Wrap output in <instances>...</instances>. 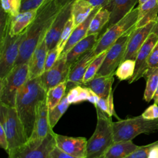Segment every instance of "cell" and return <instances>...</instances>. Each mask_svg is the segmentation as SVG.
Listing matches in <instances>:
<instances>
[{
	"label": "cell",
	"mask_w": 158,
	"mask_h": 158,
	"mask_svg": "<svg viewBox=\"0 0 158 158\" xmlns=\"http://www.w3.org/2000/svg\"><path fill=\"white\" fill-rule=\"evenodd\" d=\"M107 51H105L99 55L96 56L95 58L89 64L87 70L85 73V75L84 76V79H83V85L93 78L97 74V72L99 70L100 67L102 65V64L104 60V58L106 57Z\"/></svg>",
	"instance_id": "obj_32"
},
{
	"label": "cell",
	"mask_w": 158,
	"mask_h": 158,
	"mask_svg": "<svg viewBox=\"0 0 158 158\" xmlns=\"http://www.w3.org/2000/svg\"><path fill=\"white\" fill-rule=\"evenodd\" d=\"M60 55V53L57 46L48 50L46 58L44 71H46L50 69L55 64V63L57 62V60L59 58Z\"/></svg>",
	"instance_id": "obj_36"
},
{
	"label": "cell",
	"mask_w": 158,
	"mask_h": 158,
	"mask_svg": "<svg viewBox=\"0 0 158 158\" xmlns=\"http://www.w3.org/2000/svg\"><path fill=\"white\" fill-rule=\"evenodd\" d=\"M74 1L72 0L61 8L48 30L44 38L48 50L57 46L61 33L72 15V8Z\"/></svg>",
	"instance_id": "obj_12"
},
{
	"label": "cell",
	"mask_w": 158,
	"mask_h": 158,
	"mask_svg": "<svg viewBox=\"0 0 158 158\" xmlns=\"http://www.w3.org/2000/svg\"><path fill=\"white\" fill-rule=\"evenodd\" d=\"M37 10L38 9L20 12L17 15L12 16L9 35L11 36H14L23 33L33 21Z\"/></svg>",
	"instance_id": "obj_23"
},
{
	"label": "cell",
	"mask_w": 158,
	"mask_h": 158,
	"mask_svg": "<svg viewBox=\"0 0 158 158\" xmlns=\"http://www.w3.org/2000/svg\"><path fill=\"white\" fill-rule=\"evenodd\" d=\"M143 77L146 79L144 99L149 102L153 99L158 86V68H148Z\"/></svg>",
	"instance_id": "obj_27"
},
{
	"label": "cell",
	"mask_w": 158,
	"mask_h": 158,
	"mask_svg": "<svg viewBox=\"0 0 158 158\" xmlns=\"http://www.w3.org/2000/svg\"><path fill=\"white\" fill-rule=\"evenodd\" d=\"M2 9L11 16L20 12L22 0H1Z\"/></svg>",
	"instance_id": "obj_34"
},
{
	"label": "cell",
	"mask_w": 158,
	"mask_h": 158,
	"mask_svg": "<svg viewBox=\"0 0 158 158\" xmlns=\"http://www.w3.org/2000/svg\"><path fill=\"white\" fill-rule=\"evenodd\" d=\"M81 88H82L81 85H77V86L71 88L67 92V93H66L67 98V101L70 104H75Z\"/></svg>",
	"instance_id": "obj_40"
},
{
	"label": "cell",
	"mask_w": 158,
	"mask_h": 158,
	"mask_svg": "<svg viewBox=\"0 0 158 158\" xmlns=\"http://www.w3.org/2000/svg\"><path fill=\"white\" fill-rule=\"evenodd\" d=\"M157 1H158V0H157Z\"/></svg>",
	"instance_id": "obj_52"
},
{
	"label": "cell",
	"mask_w": 158,
	"mask_h": 158,
	"mask_svg": "<svg viewBox=\"0 0 158 158\" xmlns=\"http://www.w3.org/2000/svg\"><path fill=\"white\" fill-rule=\"evenodd\" d=\"M94 7L86 0H75L72 8V16L75 27L85 21Z\"/></svg>",
	"instance_id": "obj_26"
},
{
	"label": "cell",
	"mask_w": 158,
	"mask_h": 158,
	"mask_svg": "<svg viewBox=\"0 0 158 158\" xmlns=\"http://www.w3.org/2000/svg\"><path fill=\"white\" fill-rule=\"evenodd\" d=\"M0 125L9 143V154L28 141L23 123L15 107L0 103Z\"/></svg>",
	"instance_id": "obj_5"
},
{
	"label": "cell",
	"mask_w": 158,
	"mask_h": 158,
	"mask_svg": "<svg viewBox=\"0 0 158 158\" xmlns=\"http://www.w3.org/2000/svg\"><path fill=\"white\" fill-rule=\"evenodd\" d=\"M140 146L134 144L132 141L114 142L107 149L103 158H124L139 148Z\"/></svg>",
	"instance_id": "obj_25"
},
{
	"label": "cell",
	"mask_w": 158,
	"mask_h": 158,
	"mask_svg": "<svg viewBox=\"0 0 158 158\" xmlns=\"http://www.w3.org/2000/svg\"><path fill=\"white\" fill-rule=\"evenodd\" d=\"M97 113L96 129L87 141L86 158H102L114 142L111 117L95 107Z\"/></svg>",
	"instance_id": "obj_3"
},
{
	"label": "cell",
	"mask_w": 158,
	"mask_h": 158,
	"mask_svg": "<svg viewBox=\"0 0 158 158\" xmlns=\"http://www.w3.org/2000/svg\"><path fill=\"white\" fill-rule=\"evenodd\" d=\"M67 82L62 83L47 91L46 101L49 109L56 107L66 94Z\"/></svg>",
	"instance_id": "obj_29"
},
{
	"label": "cell",
	"mask_w": 158,
	"mask_h": 158,
	"mask_svg": "<svg viewBox=\"0 0 158 158\" xmlns=\"http://www.w3.org/2000/svg\"><path fill=\"white\" fill-rule=\"evenodd\" d=\"M110 20V12L105 7H101L92 19L87 36L99 33L102 28L107 25Z\"/></svg>",
	"instance_id": "obj_28"
},
{
	"label": "cell",
	"mask_w": 158,
	"mask_h": 158,
	"mask_svg": "<svg viewBox=\"0 0 158 158\" xmlns=\"http://www.w3.org/2000/svg\"><path fill=\"white\" fill-rule=\"evenodd\" d=\"M28 80V63L15 65L5 77L0 79V103L15 107L18 92Z\"/></svg>",
	"instance_id": "obj_6"
},
{
	"label": "cell",
	"mask_w": 158,
	"mask_h": 158,
	"mask_svg": "<svg viewBox=\"0 0 158 158\" xmlns=\"http://www.w3.org/2000/svg\"><path fill=\"white\" fill-rule=\"evenodd\" d=\"M48 51V49L44 38L36 48L28 63V79L39 77L44 72Z\"/></svg>",
	"instance_id": "obj_19"
},
{
	"label": "cell",
	"mask_w": 158,
	"mask_h": 158,
	"mask_svg": "<svg viewBox=\"0 0 158 158\" xmlns=\"http://www.w3.org/2000/svg\"><path fill=\"white\" fill-rule=\"evenodd\" d=\"M135 60L127 59L122 61L115 72V75L120 80L130 79L135 72Z\"/></svg>",
	"instance_id": "obj_31"
},
{
	"label": "cell",
	"mask_w": 158,
	"mask_h": 158,
	"mask_svg": "<svg viewBox=\"0 0 158 158\" xmlns=\"http://www.w3.org/2000/svg\"><path fill=\"white\" fill-rule=\"evenodd\" d=\"M61 8L56 0H46L38 9L33 21L23 32L15 65L28 63Z\"/></svg>",
	"instance_id": "obj_1"
},
{
	"label": "cell",
	"mask_w": 158,
	"mask_h": 158,
	"mask_svg": "<svg viewBox=\"0 0 158 158\" xmlns=\"http://www.w3.org/2000/svg\"><path fill=\"white\" fill-rule=\"evenodd\" d=\"M148 158H158V144L151 149Z\"/></svg>",
	"instance_id": "obj_47"
},
{
	"label": "cell",
	"mask_w": 158,
	"mask_h": 158,
	"mask_svg": "<svg viewBox=\"0 0 158 158\" xmlns=\"http://www.w3.org/2000/svg\"><path fill=\"white\" fill-rule=\"evenodd\" d=\"M154 103L156 104H158V86L157 87L156 91L155 92V94L154 95Z\"/></svg>",
	"instance_id": "obj_50"
},
{
	"label": "cell",
	"mask_w": 158,
	"mask_h": 158,
	"mask_svg": "<svg viewBox=\"0 0 158 158\" xmlns=\"http://www.w3.org/2000/svg\"><path fill=\"white\" fill-rule=\"evenodd\" d=\"M138 7L139 11L136 28L142 27L156 20L158 16L157 0H148Z\"/></svg>",
	"instance_id": "obj_24"
},
{
	"label": "cell",
	"mask_w": 158,
	"mask_h": 158,
	"mask_svg": "<svg viewBox=\"0 0 158 158\" xmlns=\"http://www.w3.org/2000/svg\"><path fill=\"white\" fill-rule=\"evenodd\" d=\"M95 107L99 108L101 110L104 112V113L107 114L108 115L109 114V106H108V101L107 98H99Z\"/></svg>",
	"instance_id": "obj_42"
},
{
	"label": "cell",
	"mask_w": 158,
	"mask_h": 158,
	"mask_svg": "<svg viewBox=\"0 0 158 158\" xmlns=\"http://www.w3.org/2000/svg\"><path fill=\"white\" fill-rule=\"evenodd\" d=\"M51 158H78L60 150L56 146L51 152Z\"/></svg>",
	"instance_id": "obj_41"
},
{
	"label": "cell",
	"mask_w": 158,
	"mask_h": 158,
	"mask_svg": "<svg viewBox=\"0 0 158 158\" xmlns=\"http://www.w3.org/2000/svg\"><path fill=\"white\" fill-rule=\"evenodd\" d=\"M99 99V97L96 93H94L92 90L89 89V97L88 98L87 101L92 103L94 106H96Z\"/></svg>",
	"instance_id": "obj_46"
},
{
	"label": "cell",
	"mask_w": 158,
	"mask_h": 158,
	"mask_svg": "<svg viewBox=\"0 0 158 158\" xmlns=\"http://www.w3.org/2000/svg\"><path fill=\"white\" fill-rule=\"evenodd\" d=\"M142 116L150 120H154L158 118V106L156 104H154L148 107L144 112L141 114Z\"/></svg>",
	"instance_id": "obj_39"
},
{
	"label": "cell",
	"mask_w": 158,
	"mask_h": 158,
	"mask_svg": "<svg viewBox=\"0 0 158 158\" xmlns=\"http://www.w3.org/2000/svg\"><path fill=\"white\" fill-rule=\"evenodd\" d=\"M54 134L52 131L43 139L28 140L9 152L8 158H51V152L56 146Z\"/></svg>",
	"instance_id": "obj_8"
},
{
	"label": "cell",
	"mask_w": 158,
	"mask_h": 158,
	"mask_svg": "<svg viewBox=\"0 0 158 158\" xmlns=\"http://www.w3.org/2000/svg\"><path fill=\"white\" fill-rule=\"evenodd\" d=\"M155 23L156 21L151 22L145 26L135 28L133 30L127 44L123 60L127 59L136 60L140 48L146 41L149 35L151 33Z\"/></svg>",
	"instance_id": "obj_16"
},
{
	"label": "cell",
	"mask_w": 158,
	"mask_h": 158,
	"mask_svg": "<svg viewBox=\"0 0 158 158\" xmlns=\"http://www.w3.org/2000/svg\"><path fill=\"white\" fill-rule=\"evenodd\" d=\"M48 112L49 108L46 98L38 105L34 128L29 139H43L52 131L49 124Z\"/></svg>",
	"instance_id": "obj_17"
},
{
	"label": "cell",
	"mask_w": 158,
	"mask_h": 158,
	"mask_svg": "<svg viewBox=\"0 0 158 158\" xmlns=\"http://www.w3.org/2000/svg\"><path fill=\"white\" fill-rule=\"evenodd\" d=\"M56 146L64 152L78 158H86L87 139L84 137H72L54 134Z\"/></svg>",
	"instance_id": "obj_14"
},
{
	"label": "cell",
	"mask_w": 158,
	"mask_h": 158,
	"mask_svg": "<svg viewBox=\"0 0 158 158\" xmlns=\"http://www.w3.org/2000/svg\"><path fill=\"white\" fill-rule=\"evenodd\" d=\"M138 7L133 9L119 22L109 27L101 35L94 48L96 56L107 51L114 43L128 31L136 26L138 17Z\"/></svg>",
	"instance_id": "obj_7"
},
{
	"label": "cell",
	"mask_w": 158,
	"mask_h": 158,
	"mask_svg": "<svg viewBox=\"0 0 158 158\" xmlns=\"http://www.w3.org/2000/svg\"><path fill=\"white\" fill-rule=\"evenodd\" d=\"M99 38V33L86 36L78 41L65 55L67 64L71 67L81 56L93 49Z\"/></svg>",
	"instance_id": "obj_20"
},
{
	"label": "cell",
	"mask_w": 158,
	"mask_h": 158,
	"mask_svg": "<svg viewBox=\"0 0 158 158\" xmlns=\"http://www.w3.org/2000/svg\"><path fill=\"white\" fill-rule=\"evenodd\" d=\"M102 158H103V157H102Z\"/></svg>",
	"instance_id": "obj_53"
},
{
	"label": "cell",
	"mask_w": 158,
	"mask_h": 158,
	"mask_svg": "<svg viewBox=\"0 0 158 158\" xmlns=\"http://www.w3.org/2000/svg\"><path fill=\"white\" fill-rule=\"evenodd\" d=\"M0 146L7 152H8L9 143H8L7 138L6 135V133H5L1 125H0Z\"/></svg>",
	"instance_id": "obj_43"
},
{
	"label": "cell",
	"mask_w": 158,
	"mask_h": 158,
	"mask_svg": "<svg viewBox=\"0 0 158 158\" xmlns=\"http://www.w3.org/2000/svg\"><path fill=\"white\" fill-rule=\"evenodd\" d=\"M135 28L136 26L128 31L109 48L102 65L96 75L105 76L115 74L116 69L123 60L128 40Z\"/></svg>",
	"instance_id": "obj_10"
},
{
	"label": "cell",
	"mask_w": 158,
	"mask_h": 158,
	"mask_svg": "<svg viewBox=\"0 0 158 158\" xmlns=\"http://www.w3.org/2000/svg\"><path fill=\"white\" fill-rule=\"evenodd\" d=\"M23 32L14 36L7 33L0 38V79L5 77L14 67Z\"/></svg>",
	"instance_id": "obj_9"
},
{
	"label": "cell",
	"mask_w": 158,
	"mask_h": 158,
	"mask_svg": "<svg viewBox=\"0 0 158 158\" xmlns=\"http://www.w3.org/2000/svg\"><path fill=\"white\" fill-rule=\"evenodd\" d=\"M151 33H154L156 34L157 35H158V16H157V18L156 20L155 25H154V26L152 28V30Z\"/></svg>",
	"instance_id": "obj_49"
},
{
	"label": "cell",
	"mask_w": 158,
	"mask_h": 158,
	"mask_svg": "<svg viewBox=\"0 0 158 158\" xmlns=\"http://www.w3.org/2000/svg\"><path fill=\"white\" fill-rule=\"evenodd\" d=\"M47 91L40 78L28 79L17 95L15 107L23 123L28 140L31 136L39 103L46 99Z\"/></svg>",
	"instance_id": "obj_2"
},
{
	"label": "cell",
	"mask_w": 158,
	"mask_h": 158,
	"mask_svg": "<svg viewBox=\"0 0 158 158\" xmlns=\"http://www.w3.org/2000/svg\"><path fill=\"white\" fill-rule=\"evenodd\" d=\"M56 2H57V4H59V6L61 7H64L66 4H67L68 2L72 1V0H56Z\"/></svg>",
	"instance_id": "obj_48"
},
{
	"label": "cell",
	"mask_w": 158,
	"mask_h": 158,
	"mask_svg": "<svg viewBox=\"0 0 158 158\" xmlns=\"http://www.w3.org/2000/svg\"><path fill=\"white\" fill-rule=\"evenodd\" d=\"M70 67L67 62L66 56H60L55 64L39 77L46 91H47L62 83L66 82Z\"/></svg>",
	"instance_id": "obj_11"
},
{
	"label": "cell",
	"mask_w": 158,
	"mask_h": 158,
	"mask_svg": "<svg viewBox=\"0 0 158 158\" xmlns=\"http://www.w3.org/2000/svg\"><path fill=\"white\" fill-rule=\"evenodd\" d=\"M101 8V7H96L93 10L88 17L83 21L81 23L75 27L72 33L66 43L62 52L60 56H65L69 51L80 40L87 36L88 30L91 23V21L97 12Z\"/></svg>",
	"instance_id": "obj_21"
},
{
	"label": "cell",
	"mask_w": 158,
	"mask_h": 158,
	"mask_svg": "<svg viewBox=\"0 0 158 158\" xmlns=\"http://www.w3.org/2000/svg\"><path fill=\"white\" fill-rule=\"evenodd\" d=\"M94 7H103L107 5L109 0H86Z\"/></svg>",
	"instance_id": "obj_45"
},
{
	"label": "cell",
	"mask_w": 158,
	"mask_h": 158,
	"mask_svg": "<svg viewBox=\"0 0 158 158\" xmlns=\"http://www.w3.org/2000/svg\"><path fill=\"white\" fill-rule=\"evenodd\" d=\"M46 0H22L20 12L37 10Z\"/></svg>",
	"instance_id": "obj_37"
},
{
	"label": "cell",
	"mask_w": 158,
	"mask_h": 158,
	"mask_svg": "<svg viewBox=\"0 0 158 158\" xmlns=\"http://www.w3.org/2000/svg\"><path fill=\"white\" fill-rule=\"evenodd\" d=\"M114 75L112 74L105 76L96 75L93 78L82 86L89 88L99 98H107L112 91V86L114 80Z\"/></svg>",
	"instance_id": "obj_22"
},
{
	"label": "cell",
	"mask_w": 158,
	"mask_h": 158,
	"mask_svg": "<svg viewBox=\"0 0 158 158\" xmlns=\"http://www.w3.org/2000/svg\"><path fill=\"white\" fill-rule=\"evenodd\" d=\"M108 101V106L109 111V116L112 117L114 114V99H113V91L110 92L109 96L107 97Z\"/></svg>",
	"instance_id": "obj_44"
},
{
	"label": "cell",
	"mask_w": 158,
	"mask_h": 158,
	"mask_svg": "<svg viewBox=\"0 0 158 158\" xmlns=\"http://www.w3.org/2000/svg\"><path fill=\"white\" fill-rule=\"evenodd\" d=\"M114 142L131 141L141 133H151L158 130V118L146 119L142 115L112 122Z\"/></svg>",
	"instance_id": "obj_4"
},
{
	"label": "cell",
	"mask_w": 158,
	"mask_h": 158,
	"mask_svg": "<svg viewBox=\"0 0 158 158\" xmlns=\"http://www.w3.org/2000/svg\"><path fill=\"white\" fill-rule=\"evenodd\" d=\"M147 1H148V0H138V4H139L138 6H140V5L144 4V3L145 2H146Z\"/></svg>",
	"instance_id": "obj_51"
},
{
	"label": "cell",
	"mask_w": 158,
	"mask_h": 158,
	"mask_svg": "<svg viewBox=\"0 0 158 158\" xmlns=\"http://www.w3.org/2000/svg\"><path fill=\"white\" fill-rule=\"evenodd\" d=\"M138 0H109L105 7L110 12V20L106 30L115 24L130 13Z\"/></svg>",
	"instance_id": "obj_18"
},
{
	"label": "cell",
	"mask_w": 158,
	"mask_h": 158,
	"mask_svg": "<svg viewBox=\"0 0 158 158\" xmlns=\"http://www.w3.org/2000/svg\"><path fill=\"white\" fill-rule=\"evenodd\" d=\"M157 144H158V141H156L148 145L140 146L139 148L124 158H148L151 149Z\"/></svg>",
	"instance_id": "obj_35"
},
{
	"label": "cell",
	"mask_w": 158,
	"mask_h": 158,
	"mask_svg": "<svg viewBox=\"0 0 158 158\" xmlns=\"http://www.w3.org/2000/svg\"><path fill=\"white\" fill-rule=\"evenodd\" d=\"M70 104L67 101V95L65 94L60 102L53 109H49L48 116L49 124L51 128H54L57 124L59 119L63 115V114L66 112Z\"/></svg>",
	"instance_id": "obj_30"
},
{
	"label": "cell",
	"mask_w": 158,
	"mask_h": 158,
	"mask_svg": "<svg viewBox=\"0 0 158 158\" xmlns=\"http://www.w3.org/2000/svg\"><path fill=\"white\" fill-rule=\"evenodd\" d=\"M158 41V35L154 33H151L146 41L144 43L140 48L136 60H135V69L133 77L128 80V83H133L140 78L143 77L144 73L148 69L147 60L152 51L153 48Z\"/></svg>",
	"instance_id": "obj_15"
},
{
	"label": "cell",
	"mask_w": 158,
	"mask_h": 158,
	"mask_svg": "<svg viewBox=\"0 0 158 158\" xmlns=\"http://www.w3.org/2000/svg\"><path fill=\"white\" fill-rule=\"evenodd\" d=\"M147 65L148 68H158V41L148 57Z\"/></svg>",
	"instance_id": "obj_38"
},
{
	"label": "cell",
	"mask_w": 158,
	"mask_h": 158,
	"mask_svg": "<svg viewBox=\"0 0 158 158\" xmlns=\"http://www.w3.org/2000/svg\"><path fill=\"white\" fill-rule=\"evenodd\" d=\"M74 28H75V25H74V23H73V20L72 16L71 15L70 17L68 20L62 32L61 33L60 37L59 38L58 43L57 44V46L58 49L60 54L62 52L69 39L70 38Z\"/></svg>",
	"instance_id": "obj_33"
},
{
	"label": "cell",
	"mask_w": 158,
	"mask_h": 158,
	"mask_svg": "<svg viewBox=\"0 0 158 158\" xmlns=\"http://www.w3.org/2000/svg\"><path fill=\"white\" fill-rule=\"evenodd\" d=\"M94 48L81 56L70 67L67 80V92L77 85H83V79L91 62L95 58Z\"/></svg>",
	"instance_id": "obj_13"
}]
</instances>
